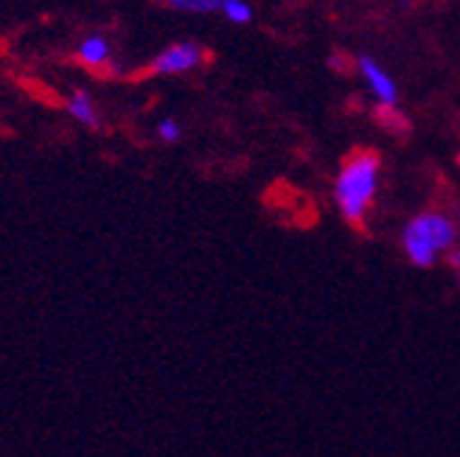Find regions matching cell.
<instances>
[{
  "mask_svg": "<svg viewBox=\"0 0 460 457\" xmlns=\"http://www.w3.org/2000/svg\"><path fill=\"white\" fill-rule=\"evenodd\" d=\"M379 166L382 160L374 149H354L342 160L334 180V202L342 219L359 233H365V219L374 208L379 189Z\"/></svg>",
  "mask_w": 460,
  "mask_h": 457,
  "instance_id": "cell-1",
  "label": "cell"
},
{
  "mask_svg": "<svg viewBox=\"0 0 460 457\" xmlns=\"http://www.w3.org/2000/svg\"><path fill=\"white\" fill-rule=\"evenodd\" d=\"M457 222L444 214V211H421L416 214L402 233V247H404V256L421 267V269H429L435 267V261H438L441 253H447V250H455L457 244Z\"/></svg>",
  "mask_w": 460,
  "mask_h": 457,
  "instance_id": "cell-2",
  "label": "cell"
},
{
  "mask_svg": "<svg viewBox=\"0 0 460 457\" xmlns=\"http://www.w3.org/2000/svg\"><path fill=\"white\" fill-rule=\"evenodd\" d=\"M205 48L197 42H174L169 45V48L160 51L149 67H146V74L152 76H180V74H191L197 71V67L205 62Z\"/></svg>",
  "mask_w": 460,
  "mask_h": 457,
  "instance_id": "cell-3",
  "label": "cell"
},
{
  "mask_svg": "<svg viewBox=\"0 0 460 457\" xmlns=\"http://www.w3.org/2000/svg\"><path fill=\"white\" fill-rule=\"evenodd\" d=\"M357 67H359L365 84L371 87V93L376 96V101L382 107H396V101H399V87H396L394 79L385 74V67L376 59H371V57H359L357 59Z\"/></svg>",
  "mask_w": 460,
  "mask_h": 457,
  "instance_id": "cell-4",
  "label": "cell"
},
{
  "mask_svg": "<svg viewBox=\"0 0 460 457\" xmlns=\"http://www.w3.org/2000/svg\"><path fill=\"white\" fill-rule=\"evenodd\" d=\"M76 59H79V65L90 67V71H104V67H110V62H112V45L102 34H87L79 42Z\"/></svg>",
  "mask_w": 460,
  "mask_h": 457,
  "instance_id": "cell-5",
  "label": "cell"
},
{
  "mask_svg": "<svg viewBox=\"0 0 460 457\" xmlns=\"http://www.w3.org/2000/svg\"><path fill=\"white\" fill-rule=\"evenodd\" d=\"M65 110L76 124H82L87 129H99L102 127V112H99L93 96H90L87 90H74V93L67 96V101H65Z\"/></svg>",
  "mask_w": 460,
  "mask_h": 457,
  "instance_id": "cell-6",
  "label": "cell"
},
{
  "mask_svg": "<svg viewBox=\"0 0 460 457\" xmlns=\"http://www.w3.org/2000/svg\"><path fill=\"white\" fill-rule=\"evenodd\" d=\"M164 4L174 12H194V14H211L222 12L230 0H164Z\"/></svg>",
  "mask_w": 460,
  "mask_h": 457,
  "instance_id": "cell-7",
  "label": "cell"
},
{
  "mask_svg": "<svg viewBox=\"0 0 460 457\" xmlns=\"http://www.w3.org/2000/svg\"><path fill=\"white\" fill-rule=\"evenodd\" d=\"M222 14L230 22H236V26H247V22L252 20V6L247 4V0H230V4L222 9Z\"/></svg>",
  "mask_w": 460,
  "mask_h": 457,
  "instance_id": "cell-8",
  "label": "cell"
},
{
  "mask_svg": "<svg viewBox=\"0 0 460 457\" xmlns=\"http://www.w3.org/2000/svg\"><path fill=\"white\" fill-rule=\"evenodd\" d=\"M155 135H157V141H164V144H177L182 138V127L177 119H160L155 127Z\"/></svg>",
  "mask_w": 460,
  "mask_h": 457,
  "instance_id": "cell-9",
  "label": "cell"
},
{
  "mask_svg": "<svg viewBox=\"0 0 460 457\" xmlns=\"http://www.w3.org/2000/svg\"><path fill=\"white\" fill-rule=\"evenodd\" d=\"M449 267H452L455 272H460V247H455V250H452V256H449Z\"/></svg>",
  "mask_w": 460,
  "mask_h": 457,
  "instance_id": "cell-10",
  "label": "cell"
},
{
  "mask_svg": "<svg viewBox=\"0 0 460 457\" xmlns=\"http://www.w3.org/2000/svg\"><path fill=\"white\" fill-rule=\"evenodd\" d=\"M455 278H457V286H460V272H455Z\"/></svg>",
  "mask_w": 460,
  "mask_h": 457,
  "instance_id": "cell-11",
  "label": "cell"
},
{
  "mask_svg": "<svg viewBox=\"0 0 460 457\" xmlns=\"http://www.w3.org/2000/svg\"><path fill=\"white\" fill-rule=\"evenodd\" d=\"M457 166H460V152H457Z\"/></svg>",
  "mask_w": 460,
  "mask_h": 457,
  "instance_id": "cell-12",
  "label": "cell"
}]
</instances>
